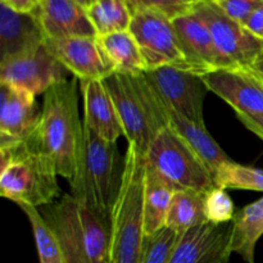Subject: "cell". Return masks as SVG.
I'll return each mask as SVG.
<instances>
[{
	"label": "cell",
	"mask_w": 263,
	"mask_h": 263,
	"mask_svg": "<svg viewBox=\"0 0 263 263\" xmlns=\"http://www.w3.org/2000/svg\"><path fill=\"white\" fill-rule=\"evenodd\" d=\"M77 81L66 80L44 94L40 121L33 139L53 163L58 176L69 181L76 172L84 138L79 115Z\"/></svg>",
	"instance_id": "6da1fadb"
},
{
	"label": "cell",
	"mask_w": 263,
	"mask_h": 263,
	"mask_svg": "<svg viewBox=\"0 0 263 263\" xmlns=\"http://www.w3.org/2000/svg\"><path fill=\"white\" fill-rule=\"evenodd\" d=\"M63 252L66 263H110L109 218L71 194L39 208Z\"/></svg>",
	"instance_id": "7a4b0ae2"
},
{
	"label": "cell",
	"mask_w": 263,
	"mask_h": 263,
	"mask_svg": "<svg viewBox=\"0 0 263 263\" xmlns=\"http://www.w3.org/2000/svg\"><path fill=\"white\" fill-rule=\"evenodd\" d=\"M0 194L18 205L41 208L62 197L55 168L33 136L0 143Z\"/></svg>",
	"instance_id": "3957f363"
},
{
	"label": "cell",
	"mask_w": 263,
	"mask_h": 263,
	"mask_svg": "<svg viewBox=\"0 0 263 263\" xmlns=\"http://www.w3.org/2000/svg\"><path fill=\"white\" fill-rule=\"evenodd\" d=\"M125 172V156L117 143L99 138L84 126L76 172L69 180L71 195L103 217L110 218Z\"/></svg>",
	"instance_id": "277c9868"
},
{
	"label": "cell",
	"mask_w": 263,
	"mask_h": 263,
	"mask_svg": "<svg viewBox=\"0 0 263 263\" xmlns=\"http://www.w3.org/2000/svg\"><path fill=\"white\" fill-rule=\"evenodd\" d=\"M127 144L125 172L109 218L110 263H140L145 243L143 187L145 158Z\"/></svg>",
	"instance_id": "5b68a950"
},
{
	"label": "cell",
	"mask_w": 263,
	"mask_h": 263,
	"mask_svg": "<svg viewBox=\"0 0 263 263\" xmlns=\"http://www.w3.org/2000/svg\"><path fill=\"white\" fill-rule=\"evenodd\" d=\"M103 82L113 100L127 144L145 156L157 135L168 126L161 100L144 74L113 72Z\"/></svg>",
	"instance_id": "8992f818"
},
{
	"label": "cell",
	"mask_w": 263,
	"mask_h": 263,
	"mask_svg": "<svg viewBox=\"0 0 263 263\" xmlns=\"http://www.w3.org/2000/svg\"><path fill=\"white\" fill-rule=\"evenodd\" d=\"M144 158L145 166L175 192L190 190L207 194L216 187L210 170L170 125L157 135Z\"/></svg>",
	"instance_id": "52a82bcc"
},
{
	"label": "cell",
	"mask_w": 263,
	"mask_h": 263,
	"mask_svg": "<svg viewBox=\"0 0 263 263\" xmlns=\"http://www.w3.org/2000/svg\"><path fill=\"white\" fill-rule=\"evenodd\" d=\"M128 31L140 48L146 69L174 66L195 72L168 17L154 10H136Z\"/></svg>",
	"instance_id": "ba28073f"
},
{
	"label": "cell",
	"mask_w": 263,
	"mask_h": 263,
	"mask_svg": "<svg viewBox=\"0 0 263 263\" xmlns=\"http://www.w3.org/2000/svg\"><path fill=\"white\" fill-rule=\"evenodd\" d=\"M143 74L164 107L204 125L203 107L208 89L200 74L174 66L146 69Z\"/></svg>",
	"instance_id": "9c48e42d"
},
{
	"label": "cell",
	"mask_w": 263,
	"mask_h": 263,
	"mask_svg": "<svg viewBox=\"0 0 263 263\" xmlns=\"http://www.w3.org/2000/svg\"><path fill=\"white\" fill-rule=\"evenodd\" d=\"M194 12L210 28L216 48L229 66L253 68L263 53V40L228 17L212 0H202Z\"/></svg>",
	"instance_id": "30bf717a"
},
{
	"label": "cell",
	"mask_w": 263,
	"mask_h": 263,
	"mask_svg": "<svg viewBox=\"0 0 263 263\" xmlns=\"http://www.w3.org/2000/svg\"><path fill=\"white\" fill-rule=\"evenodd\" d=\"M68 73L51 55L45 44L0 59V84L22 89L33 97L44 95L54 85L68 80Z\"/></svg>",
	"instance_id": "8fae6325"
},
{
	"label": "cell",
	"mask_w": 263,
	"mask_h": 263,
	"mask_svg": "<svg viewBox=\"0 0 263 263\" xmlns=\"http://www.w3.org/2000/svg\"><path fill=\"white\" fill-rule=\"evenodd\" d=\"M208 91L233 107L236 115L263 113V79L252 68L228 67L202 74Z\"/></svg>",
	"instance_id": "7c38bea8"
},
{
	"label": "cell",
	"mask_w": 263,
	"mask_h": 263,
	"mask_svg": "<svg viewBox=\"0 0 263 263\" xmlns=\"http://www.w3.org/2000/svg\"><path fill=\"white\" fill-rule=\"evenodd\" d=\"M51 55L79 81L104 80L115 72L97 37L45 39Z\"/></svg>",
	"instance_id": "4fadbf2b"
},
{
	"label": "cell",
	"mask_w": 263,
	"mask_h": 263,
	"mask_svg": "<svg viewBox=\"0 0 263 263\" xmlns=\"http://www.w3.org/2000/svg\"><path fill=\"white\" fill-rule=\"evenodd\" d=\"M231 231L230 222L207 221L181 234L168 263H230Z\"/></svg>",
	"instance_id": "5bb4252c"
},
{
	"label": "cell",
	"mask_w": 263,
	"mask_h": 263,
	"mask_svg": "<svg viewBox=\"0 0 263 263\" xmlns=\"http://www.w3.org/2000/svg\"><path fill=\"white\" fill-rule=\"evenodd\" d=\"M172 23L182 49L198 74L202 76L215 69L230 67L216 48L210 28L194 9L172 20Z\"/></svg>",
	"instance_id": "9a60e30c"
},
{
	"label": "cell",
	"mask_w": 263,
	"mask_h": 263,
	"mask_svg": "<svg viewBox=\"0 0 263 263\" xmlns=\"http://www.w3.org/2000/svg\"><path fill=\"white\" fill-rule=\"evenodd\" d=\"M35 15L45 39L97 37L86 8L74 0H39Z\"/></svg>",
	"instance_id": "2e32d148"
},
{
	"label": "cell",
	"mask_w": 263,
	"mask_h": 263,
	"mask_svg": "<svg viewBox=\"0 0 263 263\" xmlns=\"http://www.w3.org/2000/svg\"><path fill=\"white\" fill-rule=\"evenodd\" d=\"M2 86L0 109V143L20 141L31 138L40 121L41 109L36 104V97L10 85Z\"/></svg>",
	"instance_id": "e0dca14e"
},
{
	"label": "cell",
	"mask_w": 263,
	"mask_h": 263,
	"mask_svg": "<svg viewBox=\"0 0 263 263\" xmlns=\"http://www.w3.org/2000/svg\"><path fill=\"white\" fill-rule=\"evenodd\" d=\"M84 99V126L110 143L125 136L113 100L103 80L80 81Z\"/></svg>",
	"instance_id": "ac0fdd59"
},
{
	"label": "cell",
	"mask_w": 263,
	"mask_h": 263,
	"mask_svg": "<svg viewBox=\"0 0 263 263\" xmlns=\"http://www.w3.org/2000/svg\"><path fill=\"white\" fill-rule=\"evenodd\" d=\"M45 35L35 13H20L0 4V59L43 45Z\"/></svg>",
	"instance_id": "d6986e66"
},
{
	"label": "cell",
	"mask_w": 263,
	"mask_h": 263,
	"mask_svg": "<svg viewBox=\"0 0 263 263\" xmlns=\"http://www.w3.org/2000/svg\"><path fill=\"white\" fill-rule=\"evenodd\" d=\"M163 105V104H162ZM168 125L175 130V133L190 146L193 152L202 159L212 176H215L221 166L230 162V157L222 151L215 139L210 135L205 125L193 122L184 116L179 115L174 109L164 107Z\"/></svg>",
	"instance_id": "ffe728a7"
},
{
	"label": "cell",
	"mask_w": 263,
	"mask_h": 263,
	"mask_svg": "<svg viewBox=\"0 0 263 263\" xmlns=\"http://www.w3.org/2000/svg\"><path fill=\"white\" fill-rule=\"evenodd\" d=\"M175 190L145 166L143 187V211L145 235L151 236L166 228L167 216Z\"/></svg>",
	"instance_id": "44dd1931"
},
{
	"label": "cell",
	"mask_w": 263,
	"mask_h": 263,
	"mask_svg": "<svg viewBox=\"0 0 263 263\" xmlns=\"http://www.w3.org/2000/svg\"><path fill=\"white\" fill-rule=\"evenodd\" d=\"M231 251L247 263H254V251L263 235V198L240 208L231 221Z\"/></svg>",
	"instance_id": "7402d4cb"
},
{
	"label": "cell",
	"mask_w": 263,
	"mask_h": 263,
	"mask_svg": "<svg viewBox=\"0 0 263 263\" xmlns=\"http://www.w3.org/2000/svg\"><path fill=\"white\" fill-rule=\"evenodd\" d=\"M100 46L117 73L143 74L146 64L135 37L128 30L98 36Z\"/></svg>",
	"instance_id": "603a6c76"
},
{
	"label": "cell",
	"mask_w": 263,
	"mask_h": 263,
	"mask_svg": "<svg viewBox=\"0 0 263 263\" xmlns=\"http://www.w3.org/2000/svg\"><path fill=\"white\" fill-rule=\"evenodd\" d=\"M205 194L190 190L175 192L167 216L166 228L184 234L207 222L204 211Z\"/></svg>",
	"instance_id": "cb8c5ba5"
},
{
	"label": "cell",
	"mask_w": 263,
	"mask_h": 263,
	"mask_svg": "<svg viewBox=\"0 0 263 263\" xmlns=\"http://www.w3.org/2000/svg\"><path fill=\"white\" fill-rule=\"evenodd\" d=\"M87 14L98 36L130 28L133 13L125 0H99L87 8Z\"/></svg>",
	"instance_id": "d4e9b609"
},
{
	"label": "cell",
	"mask_w": 263,
	"mask_h": 263,
	"mask_svg": "<svg viewBox=\"0 0 263 263\" xmlns=\"http://www.w3.org/2000/svg\"><path fill=\"white\" fill-rule=\"evenodd\" d=\"M20 208L27 216L32 228L40 263H66L61 246L41 216L39 208L28 207V205H20Z\"/></svg>",
	"instance_id": "484cf974"
},
{
	"label": "cell",
	"mask_w": 263,
	"mask_h": 263,
	"mask_svg": "<svg viewBox=\"0 0 263 263\" xmlns=\"http://www.w3.org/2000/svg\"><path fill=\"white\" fill-rule=\"evenodd\" d=\"M215 184L221 189H238L263 192V170L251 166L228 162L218 168L215 176Z\"/></svg>",
	"instance_id": "4316f807"
},
{
	"label": "cell",
	"mask_w": 263,
	"mask_h": 263,
	"mask_svg": "<svg viewBox=\"0 0 263 263\" xmlns=\"http://www.w3.org/2000/svg\"><path fill=\"white\" fill-rule=\"evenodd\" d=\"M179 238L180 234L168 228L146 236L140 263H168Z\"/></svg>",
	"instance_id": "83f0119b"
},
{
	"label": "cell",
	"mask_w": 263,
	"mask_h": 263,
	"mask_svg": "<svg viewBox=\"0 0 263 263\" xmlns=\"http://www.w3.org/2000/svg\"><path fill=\"white\" fill-rule=\"evenodd\" d=\"M202 0H127L131 13L136 10H154L170 20L192 12Z\"/></svg>",
	"instance_id": "f1b7e54d"
},
{
	"label": "cell",
	"mask_w": 263,
	"mask_h": 263,
	"mask_svg": "<svg viewBox=\"0 0 263 263\" xmlns=\"http://www.w3.org/2000/svg\"><path fill=\"white\" fill-rule=\"evenodd\" d=\"M205 218L212 223H229L235 216V205L225 189L216 186L205 194Z\"/></svg>",
	"instance_id": "f546056e"
},
{
	"label": "cell",
	"mask_w": 263,
	"mask_h": 263,
	"mask_svg": "<svg viewBox=\"0 0 263 263\" xmlns=\"http://www.w3.org/2000/svg\"><path fill=\"white\" fill-rule=\"evenodd\" d=\"M228 17L236 22H247L252 13L262 4L263 0H212Z\"/></svg>",
	"instance_id": "4dcf8cb0"
},
{
	"label": "cell",
	"mask_w": 263,
	"mask_h": 263,
	"mask_svg": "<svg viewBox=\"0 0 263 263\" xmlns=\"http://www.w3.org/2000/svg\"><path fill=\"white\" fill-rule=\"evenodd\" d=\"M244 27L254 36L263 40V3L252 13L251 17L244 23Z\"/></svg>",
	"instance_id": "1f68e13d"
},
{
	"label": "cell",
	"mask_w": 263,
	"mask_h": 263,
	"mask_svg": "<svg viewBox=\"0 0 263 263\" xmlns=\"http://www.w3.org/2000/svg\"><path fill=\"white\" fill-rule=\"evenodd\" d=\"M238 116L239 121L246 126L248 130H251L252 133L256 134L257 136L263 139V113L261 115H252V116H246V115H236Z\"/></svg>",
	"instance_id": "d6a6232c"
},
{
	"label": "cell",
	"mask_w": 263,
	"mask_h": 263,
	"mask_svg": "<svg viewBox=\"0 0 263 263\" xmlns=\"http://www.w3.org/2000/svg\"><path fill=\"white\" fill-rule=\"evenodd\" d=\"M0 4L20 13H31L36 9L39 0H0Z\"/></svg>",
	"instance_id": "836d02e7"
},
{
	"label": "cell",
	"mask_w": 263,
	"mask_h": 263,
	"mask_svg": "<svg viewBox=\"0 0 263 263\" xmlns=\"http://www.w3.org/2000/svg\"><path fill=\"white\" fill-rule=\"evenodd\" d=\"M252 69H253L254 72H257V73H258L259 76H261L263 79V53H262V55L258 58V61L254 63L253 68H252Z\"/></svg>",
	"instance_id": "e575fe53"
},
{
	"label": "cell",
	"mask_w": 263,
	"mask_h": 263,
	"mask_svg": "<svg viewBox=\"0 0 263 263\" xmlns=\"http://www.w3.org/2000/svg\"><path fill=\"white\" fill-rule=\"evenodd\" d=\"M74 2H77V3H79V4H81L82 7L86 8V9H87V8L91 7V5L94 4L95 0H74Z\"/></svg>",
	"instance_id": "d590c367"
},
{
	"label": "cell",
	"mask_w": 263,
	"mask_h": 263,
	"mask_svg": "<svg viewBox=\"0 0 263 263\" xmlns=\"http://www.w3.org/2000/svg\"><path fill=\"white\" fill-rule=\"evenodd\" d=\"M95 2H99V0H95Z\"/></svg>",
	"instance_id": "8d00e7d4"
},
{
	"label": "cell",
	"mask_w": 263,
	"mask_h": 263,
	"mask_svg": "<svg viewBox=\"0 0 263 263\" xmlns=\"http://www.w3.org/2000/svg\"><path fill=\"white\" fill-rule=\"evenodd\" d=\"M125 2H127V0H125Z\"/></svg>",
	"instance_id": "74e56055"
}]
</instances>
